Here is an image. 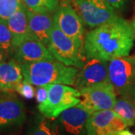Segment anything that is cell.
Masks as SVG:
<instances>
[{"label":"cell","instance_id":"44dd1931","mask_svg":"<svg viewBox=\"0 0 135 135\" xmlns=\"http://www.w3.org/2000/svg\"><path fill=\"white\" fill-rule=\"evenodd\" d=\"M29 135H56L47 120L41 121L32 128Z\"/></svg>","mask_w":135,"mask_h":135},{"label":"cell","instance_id":"ffe728a7","mask_svg":"<svg viewBox=\"0 0 135 135\" xmlns=\"http://www.w3.org/2000/svg\"><path fill=\"white\" fill-rule=\"evenodd\" d=\"M22 3V0H0V20L7 22Z\"/></svg>","mask_w":135,"mask_h":135},{"label":"cell","instance_id":"2e32d148","mask_svg":"<svg viewBox=\"0 0 135 135\" xmlns=\"http://www.w3.org/2000/svg\"><path fill=\"white\" fill-rule=\"evenodd\" d=\"M7 23L14 37L15 50L29 37V21L26 8L23 4L8 20Z\"/></svg>","mask_w":135,"mask_h":135},{"label":"cell","instance_id":"4316f807","mask_svg":"<svg viewBox=\"0 0 135 135\" xmlns=\"http://www.w3.org/2000/svg\"><path fill=\"white\" fill-rule=\"evenodd\" d=\"M132 28H133V32H134V39H135V15H134V20H133Z\"/></svg>","mask_w":135,"mask_h":135},{"label":"cell","instance_id":"603a6c76","mask_svg":"<svg viewBox=\"0 0 135 135\" xmlns=\"http://www.w3.org/2000/svg\"><path fill=\"white\" fill-rule=\"evenodd\" d=\"M35 98H36V101L38 103V104H44V102H46V101L47 100V98H48L47 85L38 86V88L36 89V92H35Z\"/></svg>","mask_w":135,"mask_h":135},{"label":"cell","instance_id":"d6986e66","mask_svg":"<svg viewBox=\"0 0 135 135\" xmlns=\"http://www.w3.org/2000/svg\"><path fill=\"white\" fill-rule=\"evenodd\" d=\"M0 48L6 54H14L15 50L14 37L7 22L0 20Z\"/></svg>","mask_w":135,"mask_h":135},{"label":"cell","instance_id":"5bb4252c","mask_svg":"<svg viewBox=\"0 0 135 135\" xmlns=\"http://www.w3.org/2000/svg\"><path fill=\"white\" fill-rule=\"evenodd\" d=\"M92 113L78 104L64 110L59 119L65 131L73 135H79L86 126L88 119Z\"/></svg>","mask_w":135,"mask_h":135},{"label":"cell","instance_id":"52a82bcc","mask_svg":"<svg viewBox=\"0 0 135 135\" xmlns=\"http://www.w3.org/2000/svg\"><path fill=\"white\" fill-rule=\"evenodd\" d=\"M55 24L62 32L68 36L82 53L84 45V27L81 17L71 5L59 7L53 16Z\"/></svg>","mask_w":135,"mask_h":135},{"label":"cell","instance_id":"cb8c5ba5","mask_svg":"<svg viewBox=\"0 0 135 135\" xmlns=\"http://www.w3.org/2000/svg\"><path fill=\"white\" fill-rule=\"evenodd\" d=\"M107 2L115 9H122L129 0H107Z\"/></svg>","mask_w":135,"mask_h":135},{"label":"cell","instance_id":"30bf717a","mask_svg":"<svg viewBox=\"0 0 135 135\" xmlns=\"http://www.w3.org/2000/svg\"><path fill=\"white\" fill-rule=\"evenodd\" d=\"M110 83L108 62L98 59H87L83 67L78 71L74 86L79 91L98 84Z\"/></svg>","mask_w":135,"mask_h":135},{"label":"cell","instance_id":"484cf974","mask_svg":"<svg viewBox=\"0 0 135 135\" xmlns=\"http://www.w3.org/2000/svg\"><path fill=\"white\" fill-rule=\"evenodd\" d=\"M119 135H134V134H132L130 131L125 129V130H122V131H120V132H119Z\"/></svg>","mask_w":135,"mask_h":135},{"label":"cell","instance_id":"5b68a950","mask_svg":"<svg viewBox=\"0 0 135 135\" xmlns=\"http://www.w3.org/2000/svg\"><path fill=\"white\" fill-rule=\"evenodd\" d=\"M47 48L56 59L67 66H74L81 69L84 65L83 53L77 49L72 40L59 29L56 24H54L51 32Z\"/></svg>","mask_w":135,"mask_h":135},{"label":"cell","instance_id":"9a60e30c","mask_svg":"<svg viewBox=\"0 0 135 135\" xmlns=\"http://www.w3.org/2000/svg\"><path fill=\"white\" fill-rule=\"evenodd\" d=\"M23 75L21 65L15 59L0 64V91L11 92L23 82Z\"/></svg>","mask_w":135,"mask_h":135},{"label":"cell","instance_id":"9c48e42d","mask_svg":"<svg viewBox=\"0 0 135 135\" xmlns=\"http://www.w3.org/2000/svg\"><path fill=\"white\" fill-rule=\"evenodd\" d=\"M83 20L91 28H96L114 18V8L107 0H76Z\"/></svg>","mask_w":135,"mask_h":135},{"label":"cell","instance_id":"8fae6325","mask_svg":"<svg viewBox=\"0 0 135 135\" xmlns=\"http://www.w3.org/2000/svg\"><path fill=\"white\" fill-rule=\"evenodd\" d=\"M13 55L14 59L20 65L41 61H56V58L46 46L30 37L20 44Z\"/></svg>","mask_w":135,"mask_h":135},{"label":"cell","instance_id":"83f0119b","mask_svg":"<svg viewBox=\"0 0 135 135\" xmlns=\"http://www.w3.org/2000/svg\"><path fill=\"white\" fill-rule=\"evenodd\" d=\"M133 100H134V101L135 102V89H134V92H133V95H132V98H131Z\"/></svg>","mask_w":135,"mask_h":135},{"label":"cell","instance_id":"7c38bea8","mask_svg":"<svg viewBox=\"0 0 135 135\" xmlns=\"http://www.w3.org/2000/svg\"><path fill=\"white\" fill-rule=\"evenodd\" d=\"M26 120L23 103L17 97H0V129L21 125Z\"/></svg>","mask_w":135,"mask_h":135},{"label":"cell","instance_id":"ba28073f","mask_svg":"<svg viewBox=\"0 0 135 135\" xmlns=\"http://www.w3.org/2000/svg\"><path fill=\"white\" fill-rule=\"evenodd\" d=\"M128 126L126 122L113 110L92 113L86 124L87 135H119Z\"/></svg>","mask_w":135,"mask_h":135},{"label":"cell","instance_id":"7402d4cb","mask_svg":"<svg viewBox=\"0 0 135 135\" xmlns=\"http://www.w3.org/2000/svg\"><path fill=\"white\" fill-rule=\"evenodd\" d=\"M15 91L18 92L21 96H23L26 99H32L35 95V91L34 89L33 85H32L29 82L23 80V82L20 83L16 87Z\"/></svg>","mask_w":135,"mask_h":135},{"label":"cell","instance_id":"7a4b0ae2","mask_svg":"<svg viewBox=\"0 0 135 135\" xmlns=\"http://www.w3.org/2000/svg\"><path fill=\"white\" fill-rule=\"evenodd\" d=\"M24 80L41 86L58 83L74 85L79 70L57 61H41L21 65Z\"/></svg>","mask_w":135,"mask_h":135},{"label":"cell","instance_id":"8992f818","mask_svg":"<svg viewBox=\"0 0 135 135\" xmlns=\"http://www.w3.org/2000/svg\"><path fill=\"white\" fill-rule=\"evenodd\" d=\"M81 99L78 105L93 113L97 111L113 110L116 101V94L110 83L83 89Z\"/></svg>","mask_w":135,"mask_h":135},{"label":"cell","instance_id":"277c9868","mask_svg":"<svg viewBox=\"0 0 135 135\" xmlns=\"http://www.w3.org/2000/svg\"><path fill=\"white\" fill-rule=\"evenodd\" d=\"M108 72L116 95L131 98L135 89V57L112 59L108 63Z\"/></svg>","mask_w":135,"mask_h":135},{"label":"cell","instance_id":"e0dca14e","mask_svg":"<svg viewBox=\"0 0 135 135\" xmlns=\"http://www.w3.org/2000/svg\"><path fill=\"white\" fill-rule=\"evenodd\" d=\"M113 110L126 121L128 126L135 124V102L133 99L119 96L116 98Z\"/></svg>","mask_w":135,"mask_h":135},{"label":"cell","instance_id":"d4e9b609","mask_svg":"<svg viewBox=\"0 0 135 135\" xmlns=\"http://www.w3.org/2000/svg\"><path fill=\"white\" fill-rule=\"evenodd\" d=\"M6 55L7 54L5 53V51L0 48V64L5 61V58H6Z\"/></svg>","mask_w":135,"mask_h":135},{"label":"cell","instance_id":"4fadbf2b","mask_svg":"<svg viewBox=\"0 0 135 135\" xmlns=\"http://www.w3.org/2000/svg\"><path fill=\"white\" fill-rule=\"evenodd\" d=\"M26 11L29 21V37L36 39L47 47L55 24L53 17L50 15V13L35 12L28 8Z\"/></svg>","mask_w":135,"mask_h":135},{"label":"cell","instance_id":"6da1fadb","mask_svg":"<svg viewBox=\"0 0 135 135\" xmlns=\"http://www.w3.org/2000/svg\"><path fill=\"white\" fill-rule=\"evenodd\" d=\"M134 40L132 25L116 16L87 33L83 51L86 59L94 58L109 62L114 59L128 56Z\"/></svg>","mask_w":135,"mask_h":135},{"label":"cell","instance_id":"3957f363","mask_svg":"<svg viewBox=\"0 0 135 135\" xmlns=\"http://www.w3.org/2000/svg\"><path fill=\"white\" fill-rule=\"evenodd\" d=\"M48 98L46 102L38 104L40 113L47 118H56L63 111L80 102V92L65 84H47Z\"/></svg>","mask_w":135,"mask_h":135},{"label":"cell","instance_id":"ac0fdd59","mask_svg":"<svg viewBox=\"0 0 135 135\" xmlns=\"http://www.w3.org/2000/svg\"><path fill=\"white\" fill-rule=\"evenodd\" d=\"M26 8L35 12H55L59 8V0H22Z\"/></svg>","mask_w":135,"mask_h":135}]
</instances>
